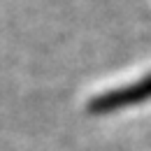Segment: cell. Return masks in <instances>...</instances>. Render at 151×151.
Masks as SVG:
<instances>
[{
  "label": "cell",
  "instance_id": "1",
  "mask_svg": "<svg viewBox=\"0 0 151 151\" xmlns=\"http://www.w3.org/2000/svg\"><path fill=\"white\" fill-rule=\"evenodd\" d=\"M147 100H151V75L142 77L135 84H128L123 88H112V91L95 95L88 102V112L91 114H112V112L128 109L132 105H139V102H147Z\"/></svg>",
  "mask_w": 151,
  "mask_h": 151
}]
</instances>
